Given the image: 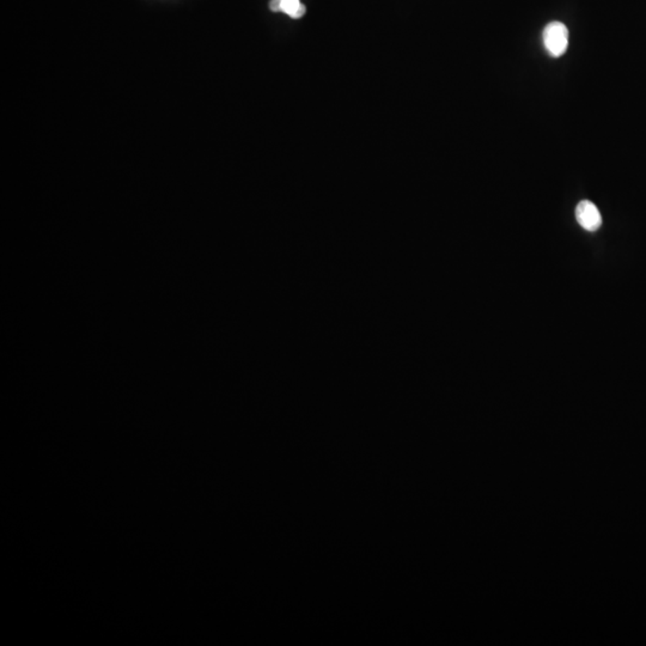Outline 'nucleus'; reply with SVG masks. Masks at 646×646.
<instances>
[{"mask_svg":"<svg viewBox=\"0 0 646 646\" xmlns=\"http://www.w3.org/2000/svg\"><path fill=\"white\" fill-rule=\"evenodd\" d=\"M544 45L549 55L559 58L565 54L568 46V30L560 22L549 23L544 30Z\"/></svg>","mask_w":646,"mask_h":646,"instance_id":"1","label":"nucleus"},{"mask_svg":"<svg viewBox=\"0 0 646 646\" xmlns=\"http://www.w3.org/2000/svg\"><path fill=\"white\" fill-rule=\"evenodd\" d=\"M577 222L587 231H596L602 225V216L595 204L583 200L576 209Z\"/></svg>","mask_w":646,"mask_h":646,"instance_id":"2","label":"nucleus"},{"mask_svg":"<svg viewBox=\"0 0 646 646\" xmlns=\"http://www.w3.org/2000/svg\"><path fill=\"white\" fill-rule=\"evenodd\" d=\"M281 12H284L291 18H300L305 15V6L300 0H281Z\"/></svg>","mask_w":646,"mask_h":646,"instance_id":"3","label":"nucleus"},{"mask_svg":"<svg viewBox=\"0 0 646 646\" xmlns=\"http://www.w3.org/2000/svg\"><path fill=\"white\" fill-rule=\"evenodd\" d=\"M281 0H271V3H269V8L273 12H281Z\"/></svg>","mask_w":646,"mask_h":646,"instance_id":"4","label":"nucleus"}]
</instances>
